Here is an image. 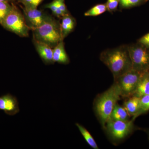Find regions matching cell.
<instances>
[{
	"label": "cell",
	"instance_id": "18",
	"mask_svg": "<svg viewBox=\"0 0 149 149\" xmlns=\"http://www.w3.org/2000/svg\"><path fill=\"white\" fill-rule=\"evenodd\" d=\"M149 111V95L143 96L140 98V105L138 112L134 116L132 120H134L138 116L143 114Z\"/></svg>",
	"mask_w": 149,
	"mask_h": 149
},
{
	"label": "cell",
	"instance_id": "2",
	"mask_svg": "<svg viewBox=\"0 0 149 149\" xmlns=\"http://www.w3.org/2000/svg\"><path fill=\"white\" fill-rule=\"evenodd\" d=\"M121 97L120 88L115 82L106 91L96 97L94 101V110L103 128L109 119L115 106Z\"/></svg>",
	"mask_w": 149,
	"mask_h": 149
},
{
	"label": "cell",
	"instance_id": "14",
	"mask_svg": "<svg viewBox=\"0 0 149 149\" xmlns=\"http://www.w3.org/2000/svg\"><path fill=\"white\" fill-rule=\"evenodd\" d=\"M149 95V71L144 72L133 96L141 98Z\"/></svg>",
	"mask_w": 149,
	"mask_h": 149
},
{
	"label": "cell",
	"instance_id": "3",
	"mask_svg": "<svg viewBox=\"0 0 149 149\" xmlns=\"http://www.w3.org/2000/svg\"><path fill=\"white\" fill-rule=\"evenodd\" d=\"M32 31L33 39L45 43L52 48L63 41L60 22L52 16L42 25Z\"/></svg>",
	"mask_w": 149,
	"mask_h": 149
},
{
	"label": "cell",
	"instance_id": "23",
	"mask_svg": "<svg viewBox=\"0 0 149 149\" xmlns=\"http://www.w3.org/2000/svg\"><path fill=\"white\" fill-rule=\"evenodd\" d=\"M119 3L120 0H107L106 3L107 11L110 12H113L117 10Z\"/></svg>",
	"mask_w": 149,
	"mask_h": 149
},
{
	"label": "cell",
	"instance_id": "16",
	"mask_svg": "<svg viewBox=\"0 0 149 149\" xmlns=\"http://www.w3.org/2000/svg\"><path fill=\"white\" fill-rule=\"evenodd\" d=\"M129 116H130L125 108L117 103L115 106L109 120L127 121L129 120Z\"/></svg>",
	"mask_w": 149,
	"mask_h": 149
},
{
	"label": "cell",
	"instance_id": "11",
	"mask_svg": "<svg viewBox=\"0 0 149 149\" xmlns=\"http://www.w3.org/2000/svg\"><path fill=\"white\" fill-rule=\"evenodd\" d=\"M45 8L50 10L53 15L58 18L70 13L65 3V0H53L44 6Z\"/></svg>",
	"mask_w": 149,
	"mask_h": 149
},
{
	"label": "cell",
	"instance_id": "8",
	"mask_svg": "<svg viewBox=\"0 0 149 149\" xmlns=\"http://www.w3.org/2000/svg\"><path fill=\"white\" fill-rule=\"evenodd\" d=\"M21 6L26 24L30 30L36 29L47 21L52 15L37 8L27 9Z\"/></svg>",
	"mask_w": 149,
	"mask_h": 149
},
{
	"label": "cell",
	"instance_id": "6",
	"mask_svg": "<svg viewBox=\"0 0 149 149\" xmlns=\"http://www.w3.org/2000/svg\"><path fill=\"white\" fill-rule=\"evenodd\" d=\"M144 72L132 69L114 80L120 88L121 97H129L133 95Z\"/></svg>",
	"mask_w": 149,
	"mask_h": 149
},
{
	"label": "cell",
	"instance_id": "1",
	"mask_svg": "<svg viewBox=\"0 0 149 149\" xmlns=\"http://www.w3.org/2000/svg\"><path fill=\"white\" fill-rule=\"evenodd\" d=\"M100 59L111 71L114 80L132 68L128 46L123 45L103 51Z\"/></svg>",
	"mask_w": 149,
	"mask_h": 149
},
{
	"label": "cell",
	"instance_id": "13",
	"mask_svg": "<svg viewBox=\"0 0 149 149\" xmlns=\"http://www.w3.org/2000/svg\"><path fill=\"white\" fill-rule=\"evenodd\" d=\"M53 59L55 63L63 65L69 64L70 59L65 51L63 41H61L58 43L53 48Z\"/></svg>",
	"mask_w": 149,
	"mask_h": 149
},
{
	"label": "cell",
	"instance_id": "17",
	"mask_svg": "<svg viewBox=\"0 0 149 149\" xmlns=\"http://www.w3.org/2000/svg\"><path fill=\"white\" fill-rule=\"evenodd\" d=\"M75 125L77 126L79 131H80V133L84 137L85 141L87 142L88 145L93 149H99V147L98 146L97 143H96L95 141L94 140V138H93V136H92L88 130L79 123H76Z\"/></svg>",
	"mask_w": 149,
	"mask_h": 149
},
{
	"label": "cell",
	"instance_id": "19",
	"mask_svg": "<svg viewBox=\"0 0 149 149\" xmlns=\"http://www.w3.org/2000/svg\"><path fill=\"white\" fill-rule=\"evenodd\" d=\"M107 11L106 3L99 4L93 6L84 14L85 16H96L100 15Z\"/></svg>",
	"mask_w": 149,
	"mask_h": 149
},
{
	"label": "cell",
	"instance_id": "10",
	"mask_svg": "<svg viewBox=\"0 0 149 149\" xmlns=\"http://www.w3.org/2000/svg\"><path fill=\"white\" fill-rule=\"evenodd\" d=\"M33 44L35 49L44 63L46 65L54 64L53 49L45 43L33 39Z\"/></svg>",
	"mask_w": 149,
	"mask_h": 149
},
{
	"label": "cell",
	"instance_id": "4",
	"mask_svg": "<svg viewBox=\"0 0 149 149\" xmlns=\"http://www.w3.org/2000/svg\"><path fill=\"white\" fill-rule=\"evenodd\" d=\"M1 24L5 29L19 37H26L29 36L30 29L26 24L23 13L15 4Z\"/></svg>",
	"mask_w": 149,
	"mask_h": 149
},
{
	"label": "cell",
	"instance_id": "9",
	"mask_svg": "<svg viewBox=\"0 0 149 149\" xmlns=\"http://www.w3.org/2000/svg\"><path fill=\"white\" fill-rule=\"evenodd\" d=\"M0 110L9 116L15 115L19 111L18 100L16 97L10 94L0 97Z\"/></svg>",
	"mask_w": 149,
	"mask_h": 149
},
{
	"label": "cell",
	"instance_id": "25",
	"mask_svg": "<svg viewBox=\"0 0 149 149\" xmlns=\"http://www.w3.org/2000/svg\"><path fill=\"white\" fill-rule=\"evenodd\" d=\"M1 1L6 2L10 3H15V0H0Z\"/></svg>",
	"mask_w": 149,
	"mask_h": 149
},
{
	"label": "cell",
	"instance_id": "15",
	"mask_svg": "<svg viewBox=\"0 0 149 149\" xmlns=\"http://www.w3.org/2000/svg\"><path fill=\"white\" fill-rule=\"evenodd\" d=\"M140 98L131 96L128 100L124 102L123 107L130 116H134L138 112L140 105Z\"/></svg>",
	"mask_w": 149,
	"mask_h": 149
},
{
	"label": "cell",
	"instance_id": "20",
	"mask_svg": "<svg viewBox=\"0 0 149 149\" xmlns=\"http://www.w3.org/2000/svg\"><path fill=\"white\" fill-rule=\"evenodd\" d=\"M14 4L15 3L11 4L0 1V24L12 10Z\"/></svg>",
	"mask_w": 149,
	"mask_h": 149
},
{
	"label": "cell",
	"instance_id": "21",
	"mask_svg": "<svg viewBox=\"0 0 149 149\" xmlns=\"http://www.w3.org/2000/svg\"><path fill=\"white\" fill-rule=\"evenodd\" d=\"M146 1V0H120L119 4L121 8H130L141 5Z\"/></svg>",
	"mask_w": 149,
	"mask_h": 149
},
{
	"label": "cell",
	"instance_id": "7",
	"mask_svg": "<svg viewBox=\"0 0 149 149\" xmlns=\"http://www.w3.org/2000/svg\"><path fill=\"white\" fill-rule=\"evenodd\" d=\"M133 121L132 119L127 121L109 120L104 128L112 140L120 141L126 138L132 132Z\"/></svg>",
	"mask_w": 149,
	"mask_h": 149
},
{
	"label": "cell",
	"instance_id": "26",
	"mask_svg": "<svg viewBox=\"0 0 149 149\" xmlns=\"http://www.w3.org/2000/svg\"><path fill=\"white\" fill-rule=\"evenodd\" d=\"M147 1H149V0H146Z\"/></svg>",
	"mask_w": 149,
	"mask_h": 149
},
{
	"label": "cell",
	"instance_id": "22",
	"mask_svg": "<svg viewBox=\"0 0 149 149\" xmlns=\"http://www.w3.org/2000/svg\"><path fill=\"white\" fill-rule=\"evenodd\" d=\"M19 3L22 4L23 7L27 9L37 8L38 6L44 0H16Z\"/></svg>",
	"mask_w": 149,
	"mask_h": 149
},
{
	"label": "cell",
	"instance_id": "24",
	"mask_svg": "<svg viewBox=\"0 0 149 149\" xmlns=\"http://www.w3.org/2000/svg\"><path fill=\"white\" fill-rule=\"evenodd\" d=\"M139 43L149 49V33L139 39Z\"/></svg>",
	"mask_w": 149,
	"mask_h": 149
},
{
	"label": "cell",
	"instance_id": "12",
	"mask_svg": "<svg viewBox=\"0 0 149 149\" xmlns=\"http://www.w3.org/2000/svg\"><path fill=\"white\" fill-rule=\"evenodd\" d=\"M61 19V29L62 36L64 40L74 30L76 26V20L70 13L65 15Z\"/></svg>",
	"mask_w": 149,
	"mask_h": 149
},
{
	"label": "cell",
	"instance_id": "5",
	"mask_svg": "<svg viewBox=\"0 0 149 149\" xmlns=\"http://www.w3.org/2000/svg\"><path fill=\"white\" fill-rule=\"evenodd\" d=\"M132 68L141 72L149 71V49L139 43L128 46Z\"/></svg>",
	"mask_w": 149,
	"mask_h": 149
}]
</instances>
